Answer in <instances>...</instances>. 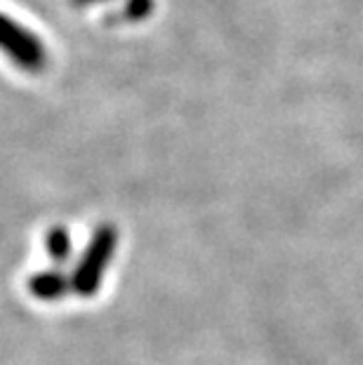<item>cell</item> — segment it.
<instances>
[{"label": "cell", "instance_id": "6da1fadb", "mask_svg": "<svg viewBox=\"0 0 363 365\" xmlns=\"http://www.w3.org/2000/svg\"><path fill=\"white\" fill-rule=\"evenodd\" d=\"M116 243H118V234H116L111 224H104V227H99L92 234L90 243L85 247L83 257L76 264V271L71 276L76 294H81V297H95L99 285L104 281L106 269H109V264L113 259Z\"/></svg>", "mask_w": 363, "mask_h": 365}, {"label": "cell", "instance_id": "7a4b0ae2", "mask_svg": "<svg viewBox=\"0 0 363 365\" xmlns=\"http://www.w3.org/2000/svg\"><path fill=\"white\" fill-rule=\"evenodd\" d=\"M0 52L10 57L21 71L38 73L48 64V50L41 38L7 14H0Z\"/></svg>", "mask_w": 363, "mask_h": 365}, {"label": "cell", "instance_id": "3957f363", "mask_svg": "<svg viewBox=\"0 0 363 365\" xmlns=\"http://www.w3.org/2000/svg\"><path fill=\"white\" fill-rule=\"evenodd\" d=\"M68 290H73L71 278H66L59 269L38 271V274L29 278V292L34 294L36 299L57 302L61 297H66Z\"/></svg>", "mask_w": 363, "mask_h": 365}, {"label": "cell", "instance_id": "277c9868", "mask_svg": "<svg viewBox=\"0 0 363 365\" xmlns=\"http://www.w3.org/2000/svg\"><path fill=\"white\" fill-rule=\"evenodd\" d=\"M45 245H48V255L55 264H64L71 259V236L64 227L50 229V234L45 236Z\"/></svg>", "mask_w": 363, "mask_h": 365}]
</instances>
